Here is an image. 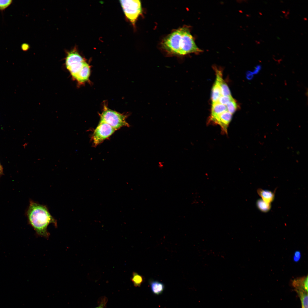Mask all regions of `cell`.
Wrapping results in <instances>:
<instances>
[{
	"instance_id": "21",
	"label": "cell",
	"mask_w": 308,
	"mask_h": 308,
	"mask_svg": "<svg viewBox=\"0 0 308 308\" xmlns=\"http://www.w3.org/2000/svg\"><path fill=\"white\" fill-rule=\"evenodd\" d=\"M21 48L23 51H27L29 49V46L28 44L24 43L21 44Z\"/></svg>"
},
{
	"instance_id": "22",
	"label": "cell",
	"mask_w": 308,
	"mask_h": 308,
	"mask_svg": "<svg viewBox=\"0 0 308 308\" xmlns=\"http://www.w3.org/2000/svg\"><path fill=\"white\" fill-rule=\"evenodd\" d=\"M246 77L248 80H252L253 77V74L252 72L249 71H247L246 73Z\"/></svg>"
},
{
	"instance_id": "16",
	"label": "cell",
	"mask_w": 308,
	"mask_h": 308,
	"mask_svg": "<svg viewBox=\"0 0 308 308\" xmlns=\"http://www.w3.org/2000/svg\"><path fill=\"white\" fill-rule=\"evenodd\" d=\"M131 281L135 286L139 287L143 282L144 279L141 275L134 272L133 273Z\"/></svg>"
},
{
	"instance_id": "17",
	"label": "cell",
	"mask_w": 308,
	"mask_h": 308,
	"mask_svg": "<svg viewBox=\"0 0 308 308\" xmlns=\"http://www.w3.org/2000/svg\"><path fill=\"white\" fill-rule=\"evenodd\" d=\"M226 107L227 111L232 114L237 110L238 105L233 99L226 105Z\"/></svg>"
},
{
	"instance_id": "27",
	"label": "cell",
	"mask_w": 308,
	"mask_h": 308,
	"mask_svg": "<svg viewBox=\"0 0 308 308\" xmlns=\"http://www.w3.org/2000/svg\"><path fill=\"white\" fill-rule=\"evenodd\" d=\"M1 166H2L1 165L0 162V167H1Z\"/></svg>"
},
{
	"instance_id": "10",
	"label": "cell",
	"mask_w": 308,
	"mask_h": 308,
	"mask_svg": "<svg viewBox=\"0 0 308 308\" xmlns=\"http://www.w3.org/2000/svg\"><path fill=\"white\" fill-rule=\"evenodd\" d=\"M292 285L296 291H308V276L297 278L293 280Z\"/></svg>"
},
{
	"instance_id": "12",
	"label": "cell",
	"mask_w": 308,
	"mask_h": 308,
	"mask_svg": "<svg viewBox=\"0 0 308 308\" xmlns=\"http://www.w3.org/2000/svg\"><path fill=\"white\" fill-rule=\"evenodd\" d=\"M257 192L261 199L267 203L271 204L274 200L275 194L273 192L261 188L258 189Z\"/></svg>"
},
{
	"instance_id": "20",
	"label": "cell",
	"mask_w": 308,
	"mask_h": 308,
	"mask_svg": "<svg viewBox=\"0 0 308 308\" xmlns=\"http://www.w3.org/2000/svg\"><path fill=\"white\" fill-rule=\"evenodd\" d=\"M301 256V253L299 251H296L295 252L293 255V260L295 262H298L300 260Z\"/></svg>"
},
{
	"instance_id": "6",
	"label": "cell",
	"mask_w": 308,
	"mask_h": 308,
	"mask_svg": "<svg viewBox=\"0 0 308 308\" xmlns=\"http://www.w3.org/2000/svg\"><path fill=\"white\" fill-rule=\"evenodd\" d=\"M116 130L106 123L100 121L92 137L94 145L96 146L111 135Z\"/></svg>"
},
{
	"instance_id": "13",
	"label": "cell",
	"mask_w": 308,
	"mask_h": 308,
	"mask_svg": "<svg viewBox=\"0 0 308 308\" xmlns=\"http://www.w3.org/2000/svg\"><path fill=\"white\" fill-rule=\"evenodd\" d=\"M149 283L151 290L155 295H158L162 294L164 290V284L159 281H151Z\"/></svg>"
},
{
	"instance_id": "14",
	"label": "cell",
	"mask_w": 308,
	"mask_h": 308,
	"mask_svg": "<svg viewBox=\"0 0 308 308\" xmlns=\"http://www.w3.org/2000/svg\"><path fill=\"white\" fill-rule=\"evenodd\" d=\"M221 96L220 88L218 85L215 82L212 87V90L211 97L212 104L218 102Z\"/></svg>"
},
{
	"instance_id": "4",
	"label": "cell",
	"mask_w": 308,
	"mask_h": 308,
	"mask_svg": "<svg viewBox=\"0 0 308 308\" xmlns=\"http://www.w3.org/2000/svg\"><path fill=\"white\" fill-rule=\"evenodd\" d=\"M86 62L75 48L67 52L65 59V65L73 80L82 69Z\"/></svg>"
},
{
	"instance_id": "24",
	"label": "cell",
	"mask_w": 308,
	"mask_h": 308,
	"mask_svg": "<svg viewBox=\"0 0 308 308\" xmlns=\"http://www.w3.org/2000/svg\"><path fill=\"white\" fill-rule=\"evenodd\" d=\"M106 301L105 300H103L99 306L94 308H104L106 304Z\"/></svg>"
},
{
	"instance_id": "7",
	"label": "cell",
	"mask_w": 308,
	"mask_h": 308,
	"mask_svg": "<svg viewBox=\"0 0 308 308\" xmlns=\"http://www.w3.org/2000/svg\"><path fill=\"white\" fill-rule=\"evenodd\" d=\"M232 114L226 111L218 116L211 123L219 125L223 133H227V129L232 117Z\"/></svg>"
},
{
	"instance_id": "23",
	"label": "cell",
	"mask_w": 308,
	"mask_h": 308,
	"mask_svg": "<svg viewBox=\"0 0 308 308\" xmlns=\"http://www.w3.org/2000/svg\"><path fill=\"white\" fill-rule=\"evenodd\" d=\"M261 69V66L260 65H258L255 67L253 72H252L253 74H256L258 73Z\"/></svg>"
},
{
	"instance_id": "11",
	"label": "cell",
	"mask_w": 308,
	"mask_h": 308,
	"mask_svg": "<svg viewBox=\"0 0 308 308\" xmlns=\"http://www.w3.org/2000/svg\"><path fill=\"white\" fill-rule=\"evenodd\" d=\"M227 111L226 106L218 102L212 104L211 114L209 121L211 122L218 116L223 112Z\"/></svg>"
},
{
	"instance_id": "5",
	"label": "cell",
	"mask_w": 308,
	"mask_h": 308,
	"mask_svg": "<svg viewBox=\"0 0 308 308\" xmlns=\"http://www.w3.org/2000/svg\"><path fill=\"white\" fill-rule=\"evenodd\" d=\"M120 3L126 17L133 25L141 13L142 7L138 0H120Z\"/></svg>"
},
{
	"instance_id": "1",
	"label": "cell",
	"mask_w": 308,
	"mask_h": 308,
	"mask_svg": "<svg viewBox=\"0 0 308 308\" xmlns=\"http://www.w3.org/2000/svg\"><path fill=\"white\" fill-rule=\"evenodd\" d=\"M162 45L168 53L177 55L202 51L196 44L189 29L186 27L179 28L168 35L162 41Z\"/></svg>"
},
{
	"instance_id": "2",
	"label": "cell",
	"mask_w": 308,
	"mask_h": 308,
	"mask_svg": "<svg viewBox=\"0 0 308 308\" xmlns=\"http://www.w3.org/2000/svg\"><path fill=\"white\" fill-rule=\"evenodd\" d=\"M26 214L29 224L39 236L48 238L50 235L47 230L48 225L52 223L57 226L56 220L47 207L33 200H30Z\"/></svg>"
},
{
	"instance_id": "19",
	"label": "cell",
	"mask_w": 308,
	"mask_h": 308,
	"mask_svg": "<svg viewBox=\"0 0 308 308\" xmlns=\"http://www.w3.org/2000/svg\"><path fill=\"white\" fill-rule=\"evenodd\" d=\"M233 99L231 96H222L219 98L218 102L224 105H226Z\"/></svg>"
},
{
	"instance_id": "15",
	"label": "cell",
	"mask_w": 308,
	"mask_h": 308,
	"mask_svg": "<svg viewBox=\"0 0 308 308\" xmlns=\"http://www.w3.org/2000/svg\"><path fill=\"white\" fill-rule=\"evenodd\" d=\"M256 206L260 211L264 212H267L271 209V204L267 203L262 199H258L256 202Z\"/></svg>"
},
{
	"instance_id": "3",
	"label": "cell",
	"mask_w": 308,
	"mask_h": 308,
	"mask_svg": "<svg viewBox=\"0 0 308 308\" xmlns=\"http://www.w3.org/2000/svg\"><path fill=\"white\" fill-rule=\"evenodd\" d=\"M126 116L112 110L105 106L100 115V121L108 124L116 130L123 127H129L126 121Z\"/></svg>"
},
{
	"instance_id": "18",
	"label": "cell",
	"mask_w": 308,
	"mask_h": 308,
	"mask_svg": "<svg viewBox=\"0 0 308 308\" xmlns=\"http://www.w3.org/2000/svg\"><path fill=\"white\" fill-rule=\"evenodd\" d=\"M12 0H0V11L3 12L12 3Z\"/></svg>"
},
{
	"instance_id": "25",
	"label": "cell",
	"mask_w": 308,
	"mask_h": 308,
	"mask_svg": "<svg viewBox=\"0 0 308 308\" xmlns=\"http://www.w3.org/2000/svg\"><path fill=\"white\" fill-rule=\"evenodd\" d=\"M164 166L163 163L162 162H159L158 163V166L160 168H162Z\"/></svg>"
},
{
	"instance_id": "26",
	"label": "cell",
	"mask_w": 308,
	"mask_h": 308,
	"mask_svg": "<svg viewBox=\"0 0 308 308\" xmlns=\"http://www.w3.org/2000/svg\"><path fill=\"white\" fill-rule=\"evenodd\" d=\"M3 173V169L2 167L1 166L0 167V178L2 176Z\"/></svg>"
},
{
	"instance_id": "8",
	"label": "cell",
	"mask_w": 308,
	"mask_h": 308,
	"mask_svg": "<svg viewBox=\"0 0 308 308\" xmlns=\"http://www.w3.org/2000/svg\"><path fill=\"white\" fill-rule=\"evenodd\" d=\"M90 74V68L88 64L86 62L79 74L74 80L79 85L84 84L89 79Z\"/></svg>"
},
{
	"instance_id": "9",
	"label": "cell",
	"mask_w": 308,
	"mask_h": 308,
	"mask_svg": "<svg viewBox=\"0 0 308 308\" xmlns=\"http://www.w3.org/2000/svg\"><path fill=\"white\" fill-rule=\"evenodd\" d=\"M216 78L215 81L219 86L222 96H230L231 92L229 88L226 84L224 81L222 77V73L221 71L216 70Z\"/></svg>"
}]
</instances>
